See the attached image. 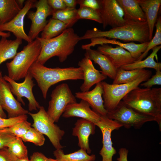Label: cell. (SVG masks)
Returning a JSON list of instances; mask_svg holds the SVG:
<instances>
[{"mask_svg": "<svg viewBox=\"0 0 161 161\" xmlns=\"http://www.w3.org/2000/svg\"><path fill=\"white\" fill-rule=\"evenodd\" d=\"M141 86L145 88L150 89L154 85H161V71H156L155 74L152 76L151 78H149L145 82L141 83Z\"/></svg>", "mask_w": 161, "mask_h": 161, "instance_id": "38", "label": "cell"}, {"mask_svg": "<svg viewBox=\"0 0 161 161\" xmlns=\"http://www.w3.org/2000/svg\"><path fill=\"white\" fill-rule=\"evenodd\" d=\"M17 161H30L28 158L18 159Z\"/></svg>", "mask_w": 161, "mask_h": 161, "instance_id": "49", "label": "cell"}, {"mask_svg": "<svg viewBox=\"0 0 161 161\" xmlns=\"http://www.w3.org/2000/svg\"><path fill=\"white\" fill-rule=\"evenodd\" d=\"M62 115L65 118L80 117L95 124L101 119V116L91 109L88 103L83 100H81L79 103L76 102L68 105Z\"/></svg>", "mask_w": 161, "mask_h": 161, "instance_id": "20", "label": "cell"}, {"mask_svg": "<svg viewBox=\"0 0 161 161\" xmlns=\"http://www.w3.org/2000/svg\"><path fill=\"white\" fill-rule=\"evenodd\" d=\"M151 74V72L148 70L136 80L125 83L114 84L101 82L103 89L104 105L107 112L115 108L125 96L138 87L141 83L148 80Z\"/></svg>", "mask_w": 161, "mask_h": 161, "instance_id": "6", "label": "cell"}, {"mask_svg": "<svg viewBox=\"0 0 161 161\" xmlns=\"http://www.w3.org/2000/svg\"><path fill=\"white\" fill-rule=\"evenodd\" d=\"M90 39L91 41L90 43L82 46L81 47L83 49L86 50L98 44H116L126 49L136 61L145 52L149 42L140 44H135L133 42L125 43L115 39H108L104 37L93 38Z\"/></svg>", "mask_w": 161, "mask_h": 161, "instance_id": "16", "label": "cell"}, {"mask_svg": "<svg viewBox=\"0 0 161 161\" xmlns=\"http://www.w3.org/2000/svg\"><path fill=\"white\" fill-rule=\"evenodd\" d=\"M99 11L105 29L109 26L112 28L125 25L123 10L116 0H100Z\"/></svg>", "mask_w": 161, "mask_h": 161, "instance_id": "13", "label": "cell"}, {"mask_svg": "<svg viewBox=\"0 0 161 161\" xmlns=\"http://www.w3.org/2000/svg\"><path fill=\"white\" fill-rule=\"evenodd\" d=\"M3 78L9 83L10 90L16 96L18 101L24 106L25 104L22 97H26L29 101L28 109L30 111L39 109L41 106L36 100L32 92L33 88L35 84L32 80V77L29 72L24 78V81L20 83L16 82L7 75H5Z\"/></svg>", "mask_w": 161, "mask_h": 161, "instance_id": "10", "label": "cell"}, {"mask_svg": "<svg viewBox=\"0 0 161 161\" xmlns=\"http://www.w3.org/2000/svg\"><path fill=\"white\" fill-rule=\"evenodd\" d=\"M34 7L36 8L35 12L29 11L27 14V18L31 21L28 35L32 41L38 37L39 33L43 30L47 24V17L53 13L47 0H36Z\"/></svg>", "mask_w": 161, "mask_h": 161, "instance_id": "11", "label": "cell"}, {"mask_svg": "<svg viewBox=\"0 0 161 161\" xmlns=\"http://www.w3.org/2000/svg\"><path fill=\"white\" fill-rule=\"evenodd\" d=\"M0 104L3 109L7 112L8 118L18 117L29 113L14 98L9 83L4 79L2 75L0 77Z\"/></svg>", "mask_w": 161, "mask_h": 161, "instance_id": "14", "label": "cell"}, {"mask_svg": "<svg viewBox=\"0 0 161 161\" xmlns=\"http://www.w3.org/2000/svg\"><path fill=\"white\" fill-rule=\"evenodd\" d=\"M22 43V39L20 38L10 40L2 37L0 40V65L7 60L13 59Z\"/></svg>", "mask_w": 161, "mask_h": 161, "instance_id": "25", "label": "cell"}, {"mask_svg": "<svg viewBox=\"0 0 161 161\" xmlns=\"http://www.w3.org/2000/svg\"><path fill=\"white\" fill-rule=\"evenodd\" d=\"M129 151L125 148H120L119 151V157L117 159L118 161H128V155Z\"/></svg>", "mask_w": 161, "mask_h": 161, "instance_id": "44", "label": "cell"}, {"mask_svg": "<svg viewBox=\"0 0 161 161\" xmlns=\"http://www.w3.org/2000/svg\"><path fill=\"white\" fill-rule=\"evenodd\" d=\"M145 15L149 31V40L152 39L155 24L161 4V0H137Z\"/></svg>", "mask_w": 161, "mask_h": 161, "instance_id": "23", "label": "cell"}, {"mask_svg": "<svg viewBox=\"0 0 161 161\" xmlns=\"http://www.w3.org/2000/svg\"><path fill=\"white\" fill-rule=\"evenodd\" d=\"M47 1L53 13L66 7L63 0H47Z\"/></svg>", "mask_w": 161, "mask_h": 161, "instance_id": "42", "label": "cell"}, {"mask_svg": "<svg viewBox=\"0 0 161 161\" xmlns=\"http://www.w3.org/2000/svg\"><path fill=\"white\" fill-rule=\"evenodd\" d=\"M161 48L160 45L156 46L152 49V52L151 54L144 60L136 61L131 64L125 65L121 68L126 70L147 68L154 69L156 71H161V63L156 62L154 60V57L157 55V52Z\"/></svg>", "mask_w": 161, "mask_h": 161, "instance_id": "26", "label": "cell"}, {"mask_svg": "<svg viewBox=\"0 0 161 161\" xmlns=\"http://www.w3.org/2000/svg\"><path fill=\"white\" fill-rule=\"evenodd\" d=\"M69 28L70 27L67 24L58 20L51 18L42 31L41 38L45 39L52 38L58 35Z\"/></svg>", "mask_w": 161, "mask_h": 161, "instance_id": "29", "label": "cell"}, {"mask_svg": "<svg viewBox=\"0 0 161 161\" xmlns=\"http://www.w3.org/2000/svg\"><path fill=\"white\" fill-rule=\"evenodd\" d=\"M47 112L53 121L58 122L68 105L77 102L69 85L62 83L57 86L51 93Z\"/></svg>", "mask_w": 161, "mask_h": 161, "instance_id": "9", "label": "cell"}, {"mask_svg": "<svg viewBox=\"0 0 161 161\" xmlns=\"http://www.w3.org/2000/svg\"><path fill=\"white\" fill-rule=\"evenodd\" d=\"M48 161H59L57 159H54L51 158H49Z\"/></svg>", "mask_w": 161, "mask_h": 161, "instance_id": "50", "label": "cell"}, {"mask_svg": "<svg viewBox=\"0 0 161 161\" xmlns=\"http://www.w3.org/2000/svg\"><path fill=\"white\" fill-rule=\"evenodd\" d=\"M80 37L71 27L64 30L58 35L49 39L38 37L41 45L40 54L36 62L42 65L51 58L57 56L61 62L65 61L72 53Z\"/></svg>", "mask_w": 161, "mask_h": 161, "instance_id": "1", "label": "cell"}, {"mask_svg": "<svg viewBox=\"0 0 161 161\" xmlns=\"http://www.w3.org/2000/svg\"><path fill=\"white\" fill-rule=\"evenodd\" d=\"M122 9L126 23L144 22L146 18L137 0H116Z\"/></svg>", "mask_w": 161, "mask_h": 161, "instance_id": "22", "label": "cell"}, {"mask_svg": "<svg viewBox=\"0 0 161 161\" xmlns=\"http://www.w3.org/2000/svg\"><path fill=\"white\" fill-rule=\"evenodd\" d=\"M66 7L75 8L77 3V0H63Z\"/></svg>", "mask_w": 161, "mask_h": 161, "instance_id": "45", "label": "cell"}, {"mask_svg": "<svg viewBox=\"0 0 161 161\" xmlns=\"http://www.w3.org/2000/svg\"><path fill=\"white\" fill-rule=\"evenodd\" d=\"M31 127V123L26 120L18 123L10 127L1 129L3 131L12 134L21 138Z\"/></svg>", "mask_w": 161, "mask_h": 161, "instance_id": "35", "label": "cell"}, {"mask_svg": "<svg viewBox=\"0 0 161 161\" xmlns=\"http://www.w3.org/2000/svg\"><path fill=\"white\" fill-rule=\"evenodd\" d=\"M77 10L78 19H89L102 24L100 15L98 11L86 7H80Z\"/></svg>", "mask_w": 161, "mask_h": 161, "instance_id": "36", "label": "cell"}, {"mask_svg": "<svg viewBox=\"0 0 161 161\" xmlns=\"http://www.w3.org/2000/svg\"><path fill=\"white\" fill-rule=\"evenodd\" d=\"M39 41L36 38L17 53L13 60L6 64L8 76L15 81L24 78L38 59L41 50Z\"/></svg>", "mask_w": 161, "mask_h": 161, "instance_id": "5", "label": "cell"}, {"mask_svg": "<svg viewBox=\"0 0 161 161\" xmlns=\"http://www.w3.org/2000/svg\"><path fill=\"white\" fill-rule=\"evenodd\" d=\"M2 72L0 71V77L2 75ZM0 117L3 118H7L6 114L2 109L0 104Z\"/></svg>", "mask_w": 161, "mask_h": 161, "instance_id": "46", "label": "cell"}, {"mask_svg": "<svg viewBox=\"0 0 161 161\" xmlns=\"http://www.w3.org/2000/svg\"><path fill=\"white\" fill-rule=\"evenodd\" d=\"M156 31L155 34L152 39L149 42L147 48L139 58L137 60L140 61L145 58L149 51L154 47L161 44V18L159 16L157 20L156 24Z\"/></svg>", "mask_w": 161, "mask_h": 161, "instance_id": "33", "label": "cell"}, {"mask_svg": "<svg viewBox=\"0 0 161 161\" xmlns=\"http://www.w3.org/2000/svg\"><path fill=\"white\" fill-rule=\"evenodd\" d=\"M127 106L143 114L154 117L161 129V88L138 87L122 99Z\"/></svg>", "mask_w": 161, "mask_h": 161, "instance_id": "2", "label": "cell"}, {"mask_svg": "<svg viewBox=\"0 0 161 161\" xmlns=\"http://www.w3.org/2000/svg\"><path fill=\"white\" fill-rule=\"evenodd\" d=\"M11 35L10 32H6L0 30V36L2 37L7 38Z\"/></svg>", "mask_w": 161, "mask_h": 161, "instance_id": "47", "label": "cell"}, {"mask_svg": "<svg viewBox=\"0 0 161 161\" xmlns=\"http://www.w3.org/2000/svg\"><path fill=\"white\" fill-rule=\"evenodd\" d=\"M86 50L85 57L97 64L101 70L100 72L111 79H114L116 73L117 69L109 58L98 50L90 48Z\"/></svg>", "mask_w": 161, "mask_h": 161, "instance_id": "24", "label": "cell"}, {"mask_svg": "<svg viewBox=\"0 0 161 161\" xmlns=\"http://www.w3.org/2000/svg\"><path fill=\"white\" fill-rule=\"evenodd\" d=\"M95 125L100 128L102 134L103 146L99 152L102 157V161H112V157L116 151L112 146L111 133L122 126L107 116H101L100 120Z\"/></svg>", "mask_w": 161, "mask_h": 161, "instance_id": "12", "label": "cell"}, {"mask_svg": "<svg viewBox=\"0 0 161 161\" xmlns=\"http://www.w3.org/2000/svg\"><path fill=\"white\" fill-rule=\"evenodd\" d=\"M18 159L7 147L0 149V161H17Z\"/></svg>", "mask_w": 161, "mask_h": 161, "instance_id": "41", "label": "cell"}, {"mask_svg": "<svg viewBox=\"0 0 161 161\" xmlns=\"http://www.w3.org/2000/svg\"><path fill=\"white\" fill-rule=\"evenodd\" d=\"M36 0H27L19 13L11 21L3 24H0V30L7 31L13 33L16 38L23 39L28 43L32 41L25 33L24 29V19L29 10L34 7Z\"/></svg>", "mask_w": 161, "mask_h": 161, "instance_id": "15", "label": "cell"}, {"mask_svg": "<svg viewBox=\"0 0 161 161\" xmlns=\"http://www.w3.org/2000/svg\"><path fill=\"white\" fill-rule=\"evenodd\" d=\"M33 123L32 126L49 139L56 149H62L64 147L60 141L65 134V131L55 124L48 115L43 106H41L36 113L29 112Z\"/></svg>", "mask_w": 161, "mask_h": 161, "instance_id": "7", "label": "cell"}, {"mask_svg": "<svg viewBox=\"0 0 161 161\" xmlns=\"http://www.w3.org/2000/svg\"><path fill=\"white\" fill-rule=\"evenodd\" d=\"M78 65L82 69L83 83L80 87L81 92L89 91L94 85L102 82L107 77L94 67L91 60L85 57L80 61Z\"/></svg>", "mask_w": 161, "mask_h": 161, "instance_id": "19", "label": "cell"}, {"mask_svg": "<svg viewBox=\"0 0 161 161\" xmlns=\"http://www.w3.org/2000/svg\"><path fill=\"white\" fill-rule=\"evenodd\" d=\"M21 139L24 142H31L39 146L43 145L45 140L43 134L35 128L31 127Z\"/></svg>", "mask_w": 161, "mask_h": 161, "instance_id": "34", "label": "cell"}, {"mask_svg": "<svg viewBox=\"0 0 161 161\" xmlns=\"http://www.w3.org/2000/svg\"><path fill=\"white\" fill-rule=\"evenodd\" d=\"M48 159L41 152H35L33 153L30 157V161H48Z\"/></svg>", "mask_w": 161, "mask_h": 161, "instance_id": "43", "label": "cell"}, {"mask_svg": "<svg viewBox=\"0 0 161 161\" xmlns=\"http://www.w3.org/2000/svg\"><path fill=\"white\" fill-rule=\"evenodd\" d=\"M10 152L18 159L28 158V151L21 138L16 137L7 145Z\"/></svg>", "mask_w": 161, "mask_h": 161, "instance_id": "32", "label": "cell"}, {"mask_svg": "<svg viewBox=\"0 0 161 161\" xmlns=\"http://www.w3.org/2000/svg\"><path fill=\"white\" fill-rule=\"evenodd\" d=\"M104 37L119 39L125 42L137 41L140 43L150 41L149 31L146 21L129 22L123 26L116 27L107 31H102L96 28L87 30L80 40L95 38Z\"/></svg>", "mask_w": 161, "mask_h": 161, "instance_id": "4", "label": "cell"}, {"mask_svg": "<svg viewBox=\"0 0 161 161\" xmlns=\"http://www.w3.org/2000/svg\"><path fill=\"white\" fill-rule=\"evenodd\" d=\"M16 137L13 134L0 129V149L7 147V145Z\"/></svg>", "mask_w": 161, "mask_h": 161, "instance_id": "39", "label": "cell"}, {"mask_svg": "<svg viewBox=\"0 0 161 161\" xmlns=\"http://www.w3.org/2000/svg\"><path fill=\"white\" fill-rule=\"evenodd\" d=\"M27 114L8 118L0 117V129L10 127L18 123L27 120Z\"/></svg>", "mask_w": 161, "mask_h": 161, "instance_id": "37", "label": "cell"}, {"mask_svg": "<svg viewBox=\"0 0 161 161\" xmlns=\"http://www.w3.org/2000/svg\"><path fill=\"white\" fill-rule=\"evenodd\" d=\"M103 89L101 82L96 84L95 87L90 91L77 92L76 98L87 102L92 110L100 116H107L108 112L104 105L102 98Z\"/></svg>", "mask_w": 161, "mask_h": 161, "instance_id": "18", "label": "cell"}, {"mask_svg": "<svg viewBox=\"0 0 161 161\" xmlns=\"http://www.w3.org/2000/svg\"><path fill=\"white\" fill-rule=\"evenodd\" d=\"M148 71V70L144 69L126 70L121 68H118L117 70L112 84H118L131 82L140 77Z\"/></svg>", "mask_w": 161, "mask_h": 161, "instance_id": "30", "label": "cell"}, {"mask_svg": "<svg viewBox=\"0 0 161 161\" xmlns=\"http://www.w3.org/2000/svg\"><path fill=\"white\" fill-rule=\"evenodd\" d=\"M52 18L58 20L68 24L71 27L79 19L78 10L75 8H66L53 12Z\"/></svg>", "mask_w": 161, "mask_h": 161, "instance_id": "31", "label": "cell"}, {"mask_svg": "<svg viewBox=\"0 0 161 161\" xmlns=\"http://www.w3.org/2000/svg\"><path fill=\"white\" fill-rule=\"evenodd\" d=\"M21 9L15 0H0V24L11 21Z\"/></svg>", "mask_w": 161, "mask_h": 161, "instance_id": "27", "label": "cell"}, {"mask_svg": "<svg viewBox=\"0 0 161 161\" xmlns=\"http://www.w3.org/2000/svg\"><path fill=\"white\" fill-rule=\"evenodd\" d=\"M53 154L59 161H94L96 159L95 155H89L82 148L68 154H65L62 149H56Z\"/></svg>", "mask_w": 161, "mask_h": 161, "instance_id": "28", "label": "cell"}, {"mask_svg": "<svg viewBox=\"0 0 161 161\" xmlns=\"http://www.w3.org/2000/svg\"><path fill=\"white\" fill-rule=\"evenodd\" d=\"M77 3L80 7H89L99 12L100 8V0H79Z\"/></svg>", "mask_w": 161, "mask_h": 161, "instance_id": "40", "label": "cell"}, {"mask_svg": "<svg viewBox=\"0 0 161 161\" xmlns=\"http://www.w3.org/2000/svg\"></svg>", "mask_w": 161, "mask_h": 161, "instance_id": "51", "label": "cell"}, {"mask_svg": "<svg viewBox=\"0 0 161 161\" xmlns=\"http://www.w3.org/2000/svg\"><path fill=\"white\" fill-rule=\"evenodd\" d=\"M28 72L36 80L45 99L51 86L63 81L83 79V72L80 67L50 68L35 62Z\"/></svg>", "mask_w": 161, "mask_h": 161, "instance_id": "3", "label": "cell"}, {"mask_svg": "<svg viewBox=\"0 0 161 161\" xmlns=\"http://www.w3.org/2000/svg\"><path fill=\"white\" fill-rule=\"evenodd\" d=\"M16 2L20 7L21 9H22L23 7V4L24 2L25 1L24 0H16Z\"/></svg>", "mask_w": 161, "mask_h": 161, "instance_id": "48", "label": "cell"}, {"mask_svg": "<svg viewBox=\"0 0 161 161\" xmlns=\"http://www.w3.org/2000/svg\"><path fill=\"white\" fill-rule=\"evenodd\" d=\"M107 117L127 129L132 127L138 129L146 122L156 121L154 117L137 111L127 106L122 100L113 109L108 112Z\"/></svg>", "mask_w": 161, "mask_h": 161, "instance_id": "8", "label": "cell"}, {"mask_svg": "<svg viewBox=\"0 0 161 161\" xmlns=\"http://www.w3.org/2000/svg\"><path fill=\"white\" fill-rule=\"evenodd\" d=\"M96 126L92 122L81 118L77 121L72 129V135L78 137V146L88 154H90L92 151L89 146V137L95 133Z\"/></svg>", "mask_w": 161, "mask_h": 161, "instance_id": "21", "label": "cell"}, {"mask_svg": "<svg viewBox=\"0 0 161 161\" xmlns=\"http://www.w3.org/2000/svg\"><path fill=\"white\" fill-rule=\"evenodd\" d=\"M97 50L106 56L117 69L136 61L128 51L118 46L113 48L104 44L99 46Z\"/></svg>", "mask_w": 161, "mask_h": 161, "instance_id": "17", "label": "cell"}]
</instances>
